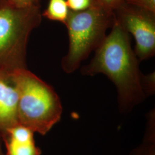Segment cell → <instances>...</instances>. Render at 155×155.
I'll use <instances>...</instances> for the list:
<instances>
[{"label":"cell","mask_w":155,"mask_h":155,"mask_svg":"<svg viewBox=\"0 0 155 155\" xmlns=\"http://www.w3.org/2000/svg\"><path fill=\"white\" fill-rule=\"evenodd\" d=\"M81 71L83 75H105L114 83L119 110L130 113L146 98L141 84L142 72L139 61L132 48L129 34L114 22L105 40Z\"/></svg>","instance_id":"obj_1"},{"label":"cell","mask_w":155,"mask_h":155,"mask_svg":"<svg viewBox=\"0 0 155 155\" xmlns=\"http://www.w3.org/2000/svg\"><path fill=\"white\" fill-rule=\"evenodd\" d=\"M18 94L19 124L45 135L61 120V101L54 89L25 68L12 70Z\"/></svg>","instance_id":"obj_2"},{"label":"cell","mask_w":155,"mask_h":155,"mask_svg":"<svg viewBox=\"0 0 155 155\" xmlns=\"http://www.w3.org/2000/svg\"><path fill=\"white\" fill-rule=\"evenodd\" d=\"M114 23L113 12L97 4L82 11H70L64 24L69 39L68 52L61 61L64 72L75 71L81 62L103 43L107 30L111 28Z\"/></svg>","instance_id":"obj_3"},{"label":"cell","mask_w":155,"mask_h":155,"mask_svg":"<svg viewBox=\"0 0 155 155\" xmlns=\"http://www.w3.org/2000/svg\"><path fill=\"white\" fill-rule=\"evenodd\" d=\"M41 16L39 5L19 8L8 1L0 3V68H25L28 38Z\"/></svg>","instance_id":"obj_4"},{"label":"cell","mask_w":155,"mask_h":155,"mask_svg":"<svg viewBox=\"0 0 155 155\" xmlns=\"http://www.w3.org/2000/svg\"><path fill=\"white\" fill-rule=\"evenodd\" d=\"M113 12L114 22L135 39L134 52L139 61L155 54V13L125 3Z\"/></svg>","instance_id":"obj_5"},{"label":"cell","mask_w":155,"mask_h":155,"mask_svg":"<svg viewBox=\"0 0 155 155\" xmlns=\"http://www.w3.org/2000/svg\"><path fill=\"white\" fill-rule=\"evenodd\" d=\"M18 94L12 70L0 68V140L5 139L9 130L19 124Z\"/></svg>","instance_id":"obj_6"},{"label":"cell","mask_w":155,"mask_h":155,"mask_svg":"<svg viewBox=\"0 0 155 155\" xmlns=\"http://www.w3.org/2000/svg\"><path fill=\"white\" fill-rule=\"evenodd\" d=\"M5 155H41V151L34 141L21 142L7 139L3 143Z\"/></svg>","instance_id":"obj_7"},{"label":"cell","mask_w":155,"mask_h":155,"mask_svg":"<svg viewBox=\"0 0 155 155\" xmlns=\"http://www.w3.org/2000/svg\"><path fill=\"white\" fill-rule=\"evenodd\" d=\"M70 11L66 0H50L42 16L50 20L64 24Z\"/></svg>","instance_id":"obj_8"},{"label":"cell","mask_w":155,"mask_h":155,"mask_svg":"<svg viewBox=\"0 0 155 155\" xmlns=\"http://www.w3.org/2000/svg\"><path fill=\"white\" fill-rule=\"evenodd\" d=\"M146 129L144 135L143 141L155 143V112L152 109L147 114Z\"/></svg>","instance_id":"obj_9"},{"label":"cell","mask_w":155,"mask_h":155,"mask_svg":"<svg viewBox=\"0 0 155 155\" xmlns=\"http://www.w3.org/2000/svg\"><path fill=\"white\" fill-rule=\"evenodd\" d=\"M141 84L143 91L147 97L155 94V72H150L149 74H142L141 77Z\"/></svg>","instance_id":"obj_10"},{"label":"cell","mask_w":155,"mask_h":155,"mask_svg":"<svg viewBox=\"0 0 155 155\" xmlns=\"http://www.w3.org/2000/svg\"><path fill=\"white\" fill-rule=\"evenodd\" d=\"M68 8L71 11H82L96 4L95 0H66Z\"/></svg>","instance_id":"obj_11"},{"label":"cell","mask_w":155,"mask_h":155,"mask_svg":"<svg viewBox=\"0 0 155 155\" xmlns=\"http://www.w3.org/2000/svg\"><path fill=\"white\" fill-rule=\"evenodd\" d=\"M130 155H155V143L143 141L132 150Z\"/></svg>","instance_id":"obj_12"},{"label":"cell","mask_w":155,"mask_h":155,"mask_svg":"<svg viewBox=\"0 0 155 155\" xmlns=\"http://www.w3.org/2000/svg\"><path fill=\"white\" fill-rule=\"evenodd\" d=\"M127 0H95L97 4L102 6L106 10L113 12L120 6L127 2Z\"/></svg>","instance_id":"obj_13"},{"label":"cell","mask_w":155,"mask_h":155,"mask_svg":"<svg viewBox=\"0 0 155 155\" xmlns=\"http://www.w3.org/2000/svg\"><path fill=\"white\" fill-rule=\"evenodd\" d=\"M126 3L137 6L155 13V0H127Z\"/></svg>","instance_id":"obj_14"},{"label":"cell","mask_w":155,"mask_h":155,"mask_svg":"<svg viewBox=\"0 0 155 155\" xmlns=\"http://www.w3.org/2000/svg\"><path fill=\"white\" fill-rule=\"evenodd\" d=\"M8 2L15 7L25 8L33 6L39 5V0H7Z\"/></svg>","instance_id":"obj_15"},{"label":"cell","mask_w":155,"mask_h":155,"mask_svg":"<svg viewBox=\"0 0 155 155\" xmlns=\"http://www.w3.org/2000/svg\"><path fill=\"white\" fill-rule=\"evenodd\" d=\"M2 141L0 140V155H5V153L2 150Z\"/></svg>","instance_id":"obj_16"}]
</instances>
